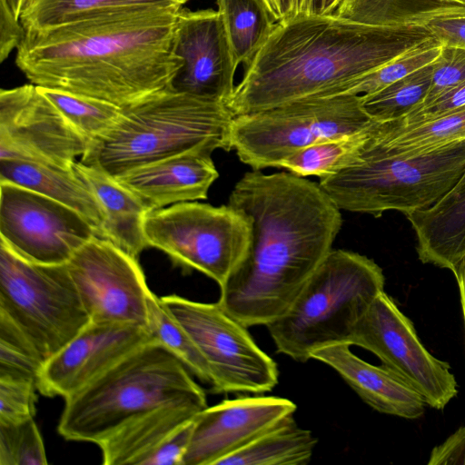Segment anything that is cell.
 <instances>
[{
    "label": "cell",
    "instance_id": "6da1fadb",
    "mask_svg": "<svg viewBox=\"0 0 465 465\" xmlns=\"http://www.w3.org/2000/svg\"><path fill=\"white\" fill-rule=\"evenodd\" d=\"M228 204L252 225L246 258L220 286L217 303L246 328L283 315L339 233L341 209L320 183L290 172L250 171Z\"/></svg>",
    "mask_w": 465,
    "mask_h": 465
},
{
    "label": "cell",
    "instance_id": "7a4b0ae2",
    "mask_svg": "<svg viewBox=\"0 0 465 465\" xmlns=\"http://www.w3.org/2000/svg\"><path fill=\"white\" fill-rule=\"evenodd\" d=\"M181 8L126 9L25 30L16 65L36 86L130 106L170 88L180 71Z\"/></svg>",
    "mask_w": 465,
    "mask_h": 465
},
{
    "label": "cell",
    "instance_id": "3957f363",
    "mask_svg": "<svg viewBox=\"0 0 465 465\" xmlns=\"http://www.w3.org/2000/svg\"><path fill=\"white\" fill-rule=\"evenodd\" d=\"M432 38L420 24L371 25L334 14L279 21L226 105L238 115L328 97Z\"/></svg>",
    "mask_w": 465,
    "mask_h": 465
},
{
    "label": "cell",
    "instance_id": "277c9868",
    "mask_svg": "<svg viewBox=\"0 0 465 465\" xmlns=\"http://www.w3.org/2000/svg\"><path fill=\"white\" fill-rule=\"evenodd\" d=\"M234 114L221 102L168 88L123 108L116 124L91 141L81 163L117 179L187 151H231Z\"/></svg>",
    "mask_w": 465,
    "mask_h": 465
},
{
    "label": "cell",
    "instance_id": "5b68a950",
    "mask_svg": "<svg viewBox=\"0 0 465 465\" xmlns=\"http://www.w3.org/2000/svg\"><path fill=\"white\" fill-rule=\"evenodd\" d=\"M191 374L169 350L150 341L65 398L58 432L68 440L98 445L157 408L180 403L207 406L203 390Z\"/></svg>",
    "mask_w": 465,
    "mask_h": 465
},
{
    "label": "cell",
    "instance_id": "8992f818",
    "mask_svg": "<svg viewBox=\"0 0 465 465\" xmlns=\"http://www.w3.org/2000/svg\"><path fill=\"white\" fill-rule=\"evenodd\" d=\"M384 284L382 270L373 260L331 250L288 311L266 326L277 352L306 362L320 349L349 344L355 325L384 292Z\"/></svg>",
    "mask_w": 465,
    "mask_h": 465
},
{
    "label": "cell",
    "instance_id": "52a82bcc",
    "mask_svg": "<svg viewBox=\"0 0 465 465\" xmlns=\"http://www.w3.org/2000/svg\"><path fill=\"white\" fill-rule=\"evenodd\" d=\"M464 169L465 139L408 157L366 153L319 183L341 210L407 215L438 202Z\"/></svg>",
    "mask_w": 465,
    "mask_h": 465
},
{
    "label": "cell",
    "instance_id": "ba28073f",
    "mask_svg": "<svg viewBox=\"0 0 465 465\" xmlns=\"http://www.w3.org/2000/svg\"><path fill=\"white\" fill-rule=\"evenodd\" d=\"M0 312L46 361L90 322L65 264L29 262L0 242Z\"/></svg>",
    "mask_w": 465,
    "mask_h": 465
},
{
    "label": "cell",
    "instance_id": "9c48e42d",
    "mask_svg": "<svg viewBox=\"0 0 465 465\" xmlns=\"http://www.w3.org/2000/svg\"><path fill=\"white\" fill-rule=\"evenodd\" d=\"M372 120L361 95L306 98L232 118L230 142L252 170L277 167L313 143L355 133Z\"/></svg>",
    "mask_w": 465,
    "mask_h": 465
},
{
    "label": "cell",
    "instance_id": "30bf717a",
    "mask_svg": "<svg viewBox=\"0 0 465 465\" xmlns=\"http://www.w3.org/2000/svg\"><path fill=\"white\" fill-rule=\"evenodd\" d=\"M143 231L148 247L163 252L183 270L205 274L219 287L246 258L252 242L251 222L243 212L196 201L151 210Z\"/></svg>",
    "mask_w": 465,
    "mask_h": 465
},
{
    "label": "cell",
    "instance_id": "8fae6325",
    "mask_svg": "<svg viewBox=\"0 0 465 465\" xmlns=\"http://www.w3.org/2000/svg\"><path fill=\"white\" fill-rule=\"evenodd\" d=\"M205 359L214 393H263L278 383L275 361L247 328L217 302L203 303L172 294L160 298Z\"/></svg>",
    "mask_w": 465,
    "mask_h": 465
},
{
    "label": "cell",
    "instance_id": "7c38bea8",
    "mask_svg": "<svg viewBox=\"0 0 465 465\" xmlns=\"http://www.w3.org/2000/svg\"><path fill=\"white\" fill-rule=\"evenodd\" d=\"M349 344L375 354L382 365L417 391L430 408L443 410L458 394L450 366L429 352L411 321L385 291L357 322Z\"/></svg>",
    "mask_w": 465,
    "mask_h": 465
},
{
    "label": "cell",
    "instance_id": "4fadbf2b",
    "mask_svg": "<svg viewBox=\"0 0 465 465\" xmlns=\"http://www.w3.org/2000/svg\"><path fill=\"white\" fill-rule=\"evenodd\" d=\"M93 225L73 208L11 183H0V242L40 264H65L91 239Z\"/></svg>",
    "mask_w": 465,
    "mask_h": 465
},
{
    "label": "cell",
    "instance_id": "5bb4252c",
    "mask_svg": "<svg viewBox=\"0 0 465 465\" xmlns=\"http://www.w3.org/2000/svg\"><path fill=\"white\" fill-rule=\"evenodd\" d=\"M88 141L33 84L0 92V160L73 169Z\"/></svg>",
    "mask_w": 465,
    "mask_h": 465
},
{
    "label": "cell",
    "instance_id": "9a60e30c",
    "mask_svg": "<svg viewBox=\"0 0 465 465\" xmlns=\"http://www.w3.org/2000/svg\"><path fill=\"white\" fill-rule=\"evenodd\" d=\"M90 321L146 327L152 293L137 259L95 236L66 263Z\"/></svg>",
    "mask_w": 465,
    "mask_h": 465
},
{
    "label": "cell",
    "instance_id": "2e32d148",
    "mask_svg": "<svg viewBox=\"0 0 465 465\" xmlns=\"http://www.w3.org/2000/svg\"><path fill=\"white\" fill-rule=\"evenodd\" d=\"M174 51L183 65L170 88L226 104L235 89L237 65L219 11L182 7L176 19Z\"/></svg>",
    "mask_w": 465,
    "mask_h": 465
},
{
    "label": "cell",
    "instance_id": "e0dca14e",
    "mask_svg": "<svg viewBox=\"0 0 465 465\" xmlns=\"http://www.w3.org/2000/svg\"><path fill=\"white\" fill-rule=\"evenodd\" d=\"M150 341L153 340L145 326L90 321L45 361L38 391L45 396L65 399Z\"/></svg>",
    "mask_w": 465,
    "mask_h": 465
},
{
    "label": "cell",
    "instance_id": "ac0fdd59",
    "mask_svg": "<svg viewBox=\"0 0 465 465\" xmlns=\"http://www.w3.org/2000/svg\"><path fill=\"white\" fill-rule=\"evenodd\" d=\"M295 411L294 402L276 396H244L206 407L195 417L183 465H217Z\"/></svg>",
    "mask_w": 465,
    "mask_h": 465
},
{
    "label": "cell",
    "instance_id": "d6986e66",
    "mask_svg": "<svg viewBox=\"0 0 465 465\" xmlns=\"http://www.w3.org/2000/svg\"><path fill=\"white\" fill-rule=\"evenodd\" d=\"M211 150L197 148L136 168L116 180L150 210L205 200L219 173Z\"/></svg>",
    "mask_w": 465,
    "mask_h": 465
},
{
    "label": "cell",
    "instance_id": "ffe728a7",
    "mask_svg": "<svg viewBox=\"0 0 465 465\" xmlns=\"http://www.w3.org/2000/svg\"><path fill=\"white\" fill-rule=\"evenodd\" d=\"M350 347L331 345L314 351L311 359L332 368L373 410L407 420L422 416L426 402L417 391L384 365L361 360Z\"/></svg>",
    "mask_w": 465,
    "mask_h": 465
},
{
    "label": "cell",
    "instance_id": "44dd1931",
    "mask_svg": "<svg viewBox=\"0 0 465 465\" xmlns=\"http://www.w3.org/2000/svg\"><path fill=\"white\" fill-rule=\"evenodd\" d=\"M406 216L417 236L420 262L453 272L465 254V169L438 202Z\"/></svg>",
    "mask_w": 465,
    "mask_h": 465
},
{
    "label": "cell",
    "instance_id": "7402d4cb",
    "mask_svg": "<svg viewBox=\"0 0 465 465\" xmlns=\"http://www.w3.org/2000/svg\"><path fill=\"white\" fill-rule=\"evenodd\" d=\"M74 171L93 191L99 201L105 222L102 238L137 259L148 247L143 224L151 211L134 193L105 173L75 162Z\"/></svg>",
    "mask_w": 465,
    "mask_h": 465
},
{
    "label": "cell",
    "instance_id": "603a6c76",
    "mask_svg": "<svg viewBox=\"0 0 465 465\" xmlns=\"http://www.w3.org/2000/svg\"><path fill=\"white\" fill-rule=\"evenodd\" d=\"M0 183H11L60 202L82 214L102 238L104 210L90 187L73 169L30 161L0 160Z\"/></svg>",
    "mask_w": 465,
    "mask_h": 465
},
{
    "label": "cell",
    "instance_id": "cb8c5ba5",
    "mask_svg": "<svg viewBox=\"0 0 465 465\" xmlns=\"http://www.w3.org/2000/svg\"><path fill=\"white\" fill-rule=\"evenodd\" d=\"M207 406L194 403L157 408L126 423L98 444L103 464H142L167 437Z\"/></svg>",
    "mask_w": 465,
    "mask_h": 465
},
{
    "label": "cell",
    "instance_id": "d4e9b609",
    "mask_svg": "<svg viewBox=\"0 0 465 465\" xmlns=\"http://www.w3.org/2000/svg\"><path fill=\"white\" fill-rule=\"evenodd\" d=\"M366 153L414 156L465 139V105L434 119L411 124L371 121Z\"/></svg>",
    "mask_w": 465,
    "mask_h": 465
},
{
    "label": "cell",
    "instance_id": "484cf974",
    "mask_svg": "<svg viewBox=\"0 0 465 465\" xmlns=\"http://www.w3.org/2000/svg\"><path fill=\"white\" fill-rule=\"evenodd\" d=\"M316 444L312 431L299 427L292 414L217 465H306Z\"/></svg>",
    "mask_w": 465,
    "mask_h": 465
},
{
    "label": "cell",
    "instance_id": "4316f807",
    "mask_svg": "<svg viewBox=\"0 0 465 465\" xmlns=\"http://www.w3.org/2000/svg\"><path fill=\"white\" fill-rule=\"evenodd\" d=\"M337 16L371 25L420 24L465 14V0H342Z\"/></svg>",
    "mask_w": 465,
    "mask_h": 465
},
{
    "label": "cell",
    "instance_id": "83f0119b",
    "mask_svg": "<svg viewBox=\"0 0 465 465\" xmlns=\"http://www.w3.org/2000/svg\"><path fill=\"white\" fill-rule=\"evenodd\" d=\"M238 66H247L268 40L274 19L263 0H216Z\"/></svg>",
    "mask_w": 465,
    "mask_h": 465
},
{
    "label": "cell",
    "instance_id": "f1b7e54d",
    "mask_svg": "<svg viewBox=\"0 0 465 465\" xmlns=\"http://www.w3.org/2000/svg\"><path fill=\"white\" fill-rule=\"evenodd\" d=\"M188 0H35L20 16L25 30L44 29L80 18L126 9L183 7Z\"/></svg>",
    "mask_w": 465,
    "mask_h": 465
},
{
    "label": "cell",
    "instance_id": "f546056e",
    "mask_svg": "<svg viewBox=\"0 0 465 465\" xmlns=\"http://www.w3.org/2000/svg\"><path fill=\"white\" fill-rule=\"evenodd\" d=\"M368 124L351 134L299 150L281 160L277 168H284L298 176L314 175L320 179L349 168L356 163L366 145Z\"/></svg>",
    "mask_w": 465,
    "mask_h": 465
},
{
    "label": "cell",
    "instance_id": "4dcf8cb0",
    "mask_svg": "<svg viewBox=\"0 0 465 465\" xmlns=\"http://www.w3.org/2000/svg\"><path fill=\"white\" fill-rule=\"evenodd\" d=\"M433 64L420 68L370 95H362L361 105L376 122L400 120L426 100L433 72Z\"/></svg>",
    "mask_w": 465,
    "mask_h": 465
},
{
    "label": "cell",
    "instance_id": "1f68e13d",
    "mask_svg": "<svg viewBox=\"0 0 465 465\" xmlns=\"http://www.w3.org/2000/svg\"><path fill=\"white\" fill-rule=\"evenodd\" d=\"M146 328L153 341L174 354L202 381L211 385L212 378L203 354L180 323L167 312L153 292L148 298Z\"/></svg>",
    "mask_w": 465,
    "mask_h": 465
},
{
    "label": "cell",
    "instance_id": "d6a6232c",
    "mask_svg": "<svg viewBox=\"0 0 465 465\" xmlns=\"http://www.w3.org/2000/svg\"><path fill=\"white\" fill-rule=\"evenodd\" d=\"M37 87L88 143L108 132L123 112L122 107L103 100L56 89Z\"/></svg>",
    "mask_w": 465,
    "mask_h": 465
},
{
    "label": "cell",
    "instance_id": "836d02e7",
    "mask_svg": "<svg viewBox=\"0 0 465 465\" xmlns=\"http://www.w3.org/2000/svg\"><path fill=\"white\" fill-rule=\"evenodd\" d=\"M443 45L432 38L384 64L376 70L347 83L328 97L337 95H370L377 93L411 73L434 63Z\"/></svg>",
    "mask_w": 465,
    "mask_h": 465
},
{
    "label": "cell",
    "instance_id": "e575fe53",
    "mask_svg": "<svg viewBox=\"0 0 465 465\" xmlns=\"http://www.w3.org/2000/svg\"><path fill=\"white\" fill-rule=\"evenodd\" d=\"M45 361L22 331L0 312V377L39 383Z\"/></svg>",
    "mask_w": 465,
    "mask_h": 465
},
{
    "label": "cell",
    "instance_id": "d590c367",
    "mask_svg": "<svg viewBox=\"0 0 465 465\" xmlns=\"http://www.w3.org/2000/svg\"><path fill=\"white\" fill-rule=\"evenodd\" d=\"M47 464L43 439L34 419L0 423V465Z\"/></svg>",
    "mask_w": 465,
    "mask_h": 465
},
{
    "label": "cell",
    "instance_id": "8d00e7d4",
    "mask_svg": "<svg viewBox=\"0 0 465 465\" xmlns=\"http://www.w3.org/2000/svg\"><path fill=\"white\" fill-rule=\"evenodd\" d=\"M36 391L35 381L0 377V423L16 424L34 419Z\"/></svg>",
    "mask_w": 465,
    "mask_h": 465
},
{
    "label": "cell",
    "instance_id": "74e56055",
    "mask_svg": "<svg viewBox=\"0 0 465 465\" xmlns=\"http://www.w3.org/2000/svg\"><path fill=\"white\" fill-rule=\"evenodd\" d=\"M464 81L465 49L443 45L440 55L433 64L430 87L421 105L431 102Z\"/></svg>",
    "mask_w": 465,
    "mask_h": 465
},
{
    "label": "cell",
    "instance_id": "f35d334b",
    "mask_svg": "<svg viewBox=\"0 0 465 465\" xmlns=\"http://www.w3.org/2000/svg\"><path fill=\"white\" fill-rule=\"evenodd\" d=\"M194 420H192L167 437L153 450L141 465H183L190 445Z\"/></svg>",
    "mask_w": 465,
    "mask_h": 465
},
{
    "label": "cell",
    "instance_id": "ab89813d",
    "mask_svg": "<svg viewBox=\"0 0 465 465\" xmlns=\"http://www.w3.org/2000/svg\"><path fill=\"white\" fill-rule=\"evenodd\" d=\"M277 22L300 16L332 15L342 0H263Z\"/></svg>",
    "mask_w": 465,
    "mask_h": 465
},
{
    "label": "cell",
    "instance_id": "60d3db41",
    "mask_svg": "<svg viewBox=\"0 0 465 465\" xmlns=\"http://www.w3.org/2000/svg\"><path fill=\"white\" fill-rule=\"evenodd\" d=\"M463 105H465V81L431 102L420 106L405 117L392 122L399 124H411L429 121Z\"/></svg>",
    "mask_w": 465,
    "mask_h": 465
},
{
    "label": "cell",
    "instance_id": "b9f144b4",
    "mask_svg": "<svg viewBox=\"0 0 465 465\" xmlns=\"http://www.w3.org/2000/svg\"><path fill=\"white\" fill-rule=\"evenodd\" d=\"M422 25L442 45L465 49V14L435 17Z\"/></svg>",
    "mask_w": 465,
    "mask_h": 465
},
{
    "label": "cell",
    "instance_id": "7bdbcfd3",
    "mask_svg": "<svg viewBox=\"0 0 465 465\" xmlns=\"http://www.w3.org/2000/svg\"><path fill=\"white\" fill-rule=\"evenodd\" d=\"M428 465H465V425L434 447Z\"/></svg>",
    "mask_w": 465,
    "mask_h": 465
},
{
    "label": "cell",
    "instance_id": "ee69618b",
    "mask_svg": "<svg viewBox=\"0 0 465 465\" xmlns=\"http://www.w3.org/2000/svg\"><path fill=\"white\" fill-rule=\"evenodd\" d=\"M25 35V30L12 11L0 2V61L4 62L18 48Z\"/></svg>",
    "mask_w": 465,
    "mask_h": 465
},
{
    "label": "cell",
    "instance_id": "f6af8a7d",
    "mask_svg": "<svg viewBox=\"0 0 465 465\" xmlns=\"http://www.w3.org/2000/svg\"><path fill=\"white\" fill-rule=\"evenodd\" d=\"M452 272L455 275L460 290L462 316L465 327V254L458 262Z\"/></svg>",
    "mask_w": 465,
    "mask_h": 465
},
{
    "label": "cell",
    "instance_id": "bcb514c9",
    "mask_svg": "<svg viewBox=\"0 0 465 465\" xmlns=\"http://www.w3.org/2000/svg\"><path fill=\"white\" fill-rule=\"evenodd\" d=\"M0 2H3L15 16L20 18L23 0H0Z\"/></svg>",
    "mask_w": 465,
    "mask_h": 465
},
{
    "label": "cell",
    "instance_id": "7dc6e473",
    "mask_svg": "<svg viewBox=\"0 0 465 465\" xmlns=\"http://www.w3.org/2000/svg\"><path fill=\"white\" fill-rule=\"evenodd\" d=\"M35 0H23V5H22V13L26 10L34 2ZM21 13V14H22Z\"/></svg>",
    "mask_w": 465,
    "mask_h": 465
}]
</instances>
